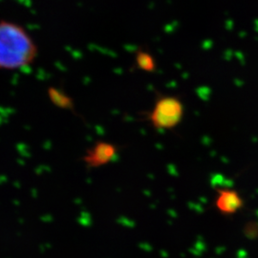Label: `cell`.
<instances>
[{
  "instance_id": "obj_1",
  "label": "cell",
  "mask_w": 258,
  "mask_h": 258,
  "mask_svg": "<svg viewBox=\"0 0 258 258\" xmlns=\"http://www.w3.org/2000/svg\"><path fill=\"white\" fill-rule=\"evenodd\" d=\"M37 44L27 31L18 23L0 20V70H20L34 63Z\"/></svg>"
},
{
  "instance_id": "obj_3",
  "label": "cell",
  "mask_w": 258,
  "mask_h": 258,
  "mask_svg": "<svg viewBox=\"0 0 258 258\" xmlns=\"http://www.w3.org/2000/svg\"><path fill=\"white\" fill-rule=\"evenodd\" d=\"M118 155V148L109 142H98L86 150L83 156V163L89 168H98L108 165Z\"/></svg>"
},
{
  "instance_id": "obj_6",
  "label": "cell",
  "mask_w": 258,
  "mask_h": 258,
  "mask_svg": "<svg viewBox=\"0 0 258 258\" xmlns=\"http://www.w3.org/2000/svg\"><path fill=\"white\" fill-rule=\"evenodd\" d=\"M49 97L54 104H55L56 106L61 107V108H71L73 105L72 100L67 95H65L63 92H61L57 89L50 88L49 89Z\"/></svg>"
},
{
  "instance_id": "obj_4",
  "label": "cell",
  "mask_w": 258,
  "mask_h": 258,
  "mask_svg": "<svg viewBox=\"0 0 258 258\" xmlns=\"http://www.w3.org/2000/svg\"><path fill=\"white\" fill-rule=\"evenodd\" d=\"M215 207L223 215L230 216L239 212L244 207V200L237 190L221 188L217 190Z\"/></svg>"
},
{
  "instance_id": "obj_5",
  "label": "cell",
  "mask_w": 258,
  "mask_h": 258,
  "mask_svg": "<svg viewBox=\"0 0 258 258\" xmlns=\"http://www.w3.org/2000/svg\"><path fill=\"white\" fill-rule=\"evenodd\" d=\"M136 65L140 70L148 73H153L156 70V62L153 55L147 51L140 50L136 54Z\"/></svg>"
},
{
  "instance_id": "obj_2",
  "label": "cell",
  "mask_w": 258,
  "mask_h": 258,
  "mask_svg": "<svg viewBox=\"0 0 258 258\" xmlns=\"http://www.w3.org/2000/svg\"><path fill=\"white\" fill-rule=\"evenodd\" d=\"M184 114V103L180 98L161 96L157 99L147 117L153 127L159 130H172L181 123Z\"/></svg>"
}]
</instances>
